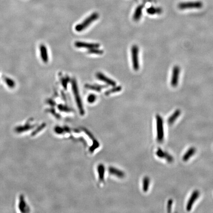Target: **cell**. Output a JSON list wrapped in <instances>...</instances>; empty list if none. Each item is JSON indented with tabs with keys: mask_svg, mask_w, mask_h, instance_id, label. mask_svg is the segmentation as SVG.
Listing matches in <instances>:
<instances>
[{
	"mask_svg": "<svg viewBox=\"0 0 213 213\" xmlns=\"http://www.w3.org/2000/svg\"><path fill=\"white\" fill-rule=\"evenodd\" d=\"M72 89L74 96L75 97L76 101L77 102V104L78 106V109L80 110V113L81 114H84V110L83 108V104L81 102V98L80 97V93L78 91V87L77 85V81L75 80L72 81Z\"/></svg>",
	"mask_w": 213,
	"mask_h": 213,
	"instance_id": "cell-4",
	"label": "cell"
},
{
	"mask_svg": "<svg viewBox=\"0 0 213 213\" xmlns=\"http://www.w3.org/2000/svg\"><path fill=\"white\" fill-rule=\"evenodd\" d=\"M69 80V78H68L67 79V78H63V80H62V85H63V86H64V87L65 88V89H66V87H67V85L68 84V81Z\"/></svg>",
	"mask_w": 213,
	"mask_h": 213,
	"instance_id": "cell-25",
	"label": "cell"
},
{
	"mask_svg": "<svg viewBox=\"0 0 213 213\" xmlns=\"http://www.w3.org/2000/svg\"><path fill=\"white\" fill-rule=\"evenodd\" d=\"M156 139L159 143H162L164 139L163 121L162 117L158 114L156 116Z\"/></svg>",
	"mask_w": 213,
	"mask_h": 213,
	"instance_id": "cell-2",
	"label": "cell"
},
{
	"mask_svg": "<svg viewBox=\"0 0 213 213\" xmlns=\"http://www.w3.org/2000/svg\"><path fill=\"white\" fill-rule=\"evenodd\" d=\"M179 9H201L202 8V2L200 1L194 2H182L179 4L178 6Z\"/></svg>",
	"mask_w": 213,
	"mask_h": 213,
	"instance_id": "cell-5",
	"label": "cell"
},
{
	"mask_svg": "<svg viewBox=\"0 0 213 213\" xmlns=\"http://www.w3.org/2000/svg\"><path fill=\"white\" fill-rule=\"evenodd\" d=\"M40 50L42 60L45 63H47L48 61V54L47 47L42 44L40 47Z\"/></svg>",
	"mask_w": 213,
	"mask_h": 213,
	"instance_id": "cell-12",
	"label": "cell"
},
{
	"mask_svg": "<svg viewBox=\"0 0 213 213\" xmlns=\"http://www.w3.org/2000/svg\"><path fill=\"white\" fill-rule=\"evenodd\" d=\"M96 99V96L94 94H90L88 96L87 98V101L89 103H92L93 102L95 101Z\"/></svg>",
	"mask_w": 213,
	"mask_h": 213,
	"instance_id": "cell-23",
	"label": "cell"
},
{
	"mask_svg": "<svg viewBox=\"0 0 213 213\" xmlns=\"http://www.w3.org/2000/svg\"><path fill=\"white\" fill-rule=\"evenodd\" d=\"M86 87L87 89L95 90L97 91H100V90L103 88L102 86H96V85L95 86H91V85H89V84L86 85Z\"/></svg>",
	"mask_w": 213,
	"mask_h": 213,
	"instance_id": "cell-20",
	"label": "cell"
},
{
	"mask_svg": "<svg viewBox=\"0 0 213 213\" xmlns=\"http://www.w3.org/2000/svg\"><path fill=\"white\" fill-rule=\"evenodd\" d=\"M150 179L148 177H145L143 179V189L144 192H147L150 185Z\"/></svg>",
	"mask_w": 213,
	"mask_h": 213,
	"instance_id": "cell-18",
	"label": "cell"
},
{
	"mask_svg": "<svg viewBox=\"0 0 213 213\" xmlns=\"http://www.w3.org/2000/svg\"><path fill=\"white\" fill-rule=\"evenodd\" d=\"M18 208L21 212H29V209L27 206L24 197L22 195H21L19 197V201L18 204Z\"/></svg>",
	"mask_w": 213,
	"mask_h": 213,
	"instance_id": "cell-11",
	"label": "cell"
},
{
	"mask_svg": "<svg viewBox=\"0 0 213 213\" xmlns=\"http://www.w3.org/2000/svg\"><path fill=\"white\" fill-rule=\"evenodd\" d=\"M156 155L158 158H164L168 162H172L173 161V158L172 156L169 155L166 152H164L160 149H158L156 151Z\"/></svg>",
	"mask_w": 213,
	"mask_h": 213,
	"instance_id": "cell-10",
	"label": "cell"
},
{
	"mask_svg": "<svg viewBox=\"0 0 213 213\" xmlns=\"http://www.w3.org/2000/svg\"><path fill=\"white\" fill-rule=\"evenodd\" d=\"M199 196V192L198 191H194V192H192V194L190 197L186 205V210L188 211L189 212L191 211L194 203L198 199Z\"/></svg>",
	"mask_w": 213,
	"mask_h": 213,
	"instance_id": "cell-8",
	"label": "cell"
},
{
	"mask_svg": "<svg viewBox=\"0 0 213 213\" xmlns=\"http://www.w3.org/2000/svg\"><path fill=\"white\" fill-rule=\"evenodd\" d=\"M139 48L137 45H133L131 47V57L133 68L134 70H139L140 68Z\"/></svg>",
	"mask_w": 213,
	"mask_h": 213,
	"instance_id": "cell-3",
	"label": "cell"
},
{
	"mask_svg": "<svg viewBox=\"0 0 213 213\" xmlns=\"http://www.w3.org/2000/svg\"><path fill=\"white\" fill-rule=\"evenodd\" d=\"M143 9V6H139L135 9V12L133 15V19L134 21H139L142 15Z\"/></svg>",
	"mask_w": 213,
	"mask_h": 213,
	"instance_id": "cell-13",
	"label": "cell"
},
{
	"mask_svg": "<svg viewBox=\"0 0 213 213\" xmlns=\"http://www.w3.org/2000/svg\"><path fill=\"white\" fill-rule=\"evenodd\" d=\"M75 45L78 48H87L89 50L92 48H98L100 47V45L93 43H88V42H76L75 43Z\"/></svg>",
	"mask_w": 213,
	"mask_h": 213,
	"instance_id": "cell-7",
	"label": "cell"
},
{
	"mask_svg": "<svg viewBox=\"0 0 213 213\" xmlns=\"http://www.w3.org/2000/svg\"><path fill=\"white\" fill-rule=\"evenodd\" d=\"M173 200L172 199H169L168 200V204H167V211L168 212H171Z\"/></svg>",
	"mask_w": 213,
	"mask_h": 213,
	"instance_id": "cell-24",
	"label": "cell"
},
{
	"mask_svg": "<svg viewBox=\"0 0 213 213\" xmlns=\"http://www.w3.org/2000/svg\"><path fill=\"white\" fill-rule=\"evenodd\" d=\"M181 112L180 110H176V111L171 115L169 119H168V122L170 124H172L173 123H174V122L177 119V118L179 117L180 115L181 114Z\"/></svg>",
	"mask_w": 213,
	"mask_h": 213,
	"instance_id": "cell-14",
	"label": "cell"
},
{
	"mask_svg": "<svg viewBox=\"0 0 213 213\" xmlns=\"http://www.w3.org/2000/svg\"><path fill=\"white\" fill-rule=\"evenodd\" d=\"M180 71V67L178 65H176L173 68L171 80V85L172 87H176L179 84Z\"/></svg>",
	"mask_w": 213,
	"mask_h": 213,
	"instance_id": "cell-6",
	"label": "cell"
},
{
	"mask_svg": "<svg viewBox=\"0 0 213 213\" xmlns=\"http://www.w3.org/2000/svg\"><path fill=\"white\" fill-rule=\"evenodd\" d=\"M5 81L7 86L10 89H14L15 87V81H14V80L12 78H5Z\"/></svg>",
	"mask_w": 213,
	"mask_h": 213,
	"instance_id": "cell-19",
	"label": "cell"
},
{
	"mask_svg": "<svg viewBox=\"0 0 213 213\" xmlns=\"http://www.w3.org/2000/svg\"><path fill=\"white\" fill-rule=\"evenodd\" d=\"M122 88L121 86H116V87H114L113 89H110V90H108V91L106 92V94L108 95L111 94V93H115L117 92L120 91V90H122Z\"/></svg>",
	"mask_w": 213,
	"mask_h": 213,
	"instance_id": "cell-21",
	"label": "cell"
},
{
	"mask_svg": "<svg viewBox=\"0 0 213 213\" xmlns=\"http://www.w3.org/2000/svg\"><path fill=\"white\" fill-rule=\"evenodd\" d=\"M147 12L148 14L150 15H154L156 14H159L162 13V9L160 8H155L153 6H151L147 9Z\"/></svg>",
	"mask_w": 213,
	"mask_h": 213,
	"instance_id": "cell-17",
	"label": "cell"
},
{
	"mask_svg": "<svg viewBox=\"0 0 213 213\" xmlns=\"http://www.w3.org/2000/svg\"><path fill=\"white\" fill-rule=\"evenodd\" d=\"M195 151L196 150L194 148H191L190 149H189V150L186 153L185 155H183V161H188L195 153Z\"/></svg>",
	"mask_w": 213,
	"mask_h": 213,
	"instance_id": "cell-16",
	"label": "cell"
},
{
	"mask_svg": "<svg viewBox=\"0 0 213 213\" xmlns=\"http://www.w3.org/2000/svg\"><path fill=\"white\" fill-rule=\"evenodd\" d=\"M99 17V14L97 13H93L89 17L86 18L84 21L80 24H78L75 27V30L78 32H81L82 31H83L87 28L94 21H96Z\"/></svg>",
	"mask_w": 213,
	"mask_h": 213,
	"instance_id": "cell-1",
	"label": "cell"
},
{
	"mask_svg": "<svg viewBox=\"0 0 213 213\" xmlns=\"http://www.w3.org/2000/svg\"><path fill=\"white\" fill-rule=\"evenodd\" d=\"M96 77L98 80L105 82L106 84L113 86H116V83L115 81L109 78L108 77H106L104 74H102L101 73H98L97 74H96Z\"/></svg>",
	"mask_w": 213,
	"mask_h": 213,
	"instance_id": "cell-9",
	"label": "cell"
},
{
	"mask_svg": "<svg viewBox=\"0 0 213 213\" xmlns=\"http://www.w3.org/2000/svg\"><path fill=\"white\" fill-rule=\"evenodd\" d=\"M89 53L90 54H102L103 53V51L98 49V48H95L89 50Z\"/></svg>",
	"mask_w": 213,
	"mask_h": 213,
	"instance_id": "cell-22",
	"label": "cell"
},
{
	"mask_svg": "<svg viewBox=\"0 0 213 213\" xmlns=\"http://www.w3.org/2000/svg\"><path fill=\"white\" fill-rule=\"evenodd\" d=\"M33 125H31L29 123H26L24 126L17 127L15 128V131L17 133H22L32 129L33 127Z\"/></svg>",
	"mask_w": 213,
	"mask_h": 213,
	"instance_id": "cell-15",
	"label": "cell"
}]
</instances>
